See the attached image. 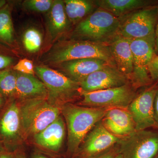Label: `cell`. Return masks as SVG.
Instances as JSON below:
<instances>
[{"label": "cell", "mask_w": 158, "mask_h": 158, "mask_svg": "<svg viewBox=\"0 0 158 158\" xmlns=\"http://www.w3.org/2000/svg\"><path fill=\"white\" fill-rule=\"evenodd\" d=\"M65 134V123L59 116L44 129L34 135V140L37 145L56 152L62 147Z\"/></svg>", "instance_id": "2e32d148"}, {"label": "cell", "mask_w": 158, "mask_h": 158, "mask_svg": "<svg viewBox=\"0 0 158 158\" xmlns=\"http://www.w3.org/2000/svg\"><path fill=\"white\" fill-rule=\"evenodd\" d=\"M107 109L84 107L70 103L62 106L61 111L67 126L69 151L77 152L88 133L101 121Z\"/></svg>", "instance_id": "6da1fadb"}, {"label": "cell", "mask_w": 158, "mask_h": 158, "mask_svg": "<svg viewBox=\"0 0 158 158\" xmlns=\"http://www.w3.org/2000/svg\"><path fill=\"white\" fill-rule=\"evenodd\" d=\"M52 0H27L24 2L23 6L27 10L35 12H48L52 5Z\"/></svg>", "instance_id": "d4e9b609"}, {"label": "cell", "mask_w": 158, "mask_h": 158, "mask_svg": "<svg viewBox=\"0 0 158 158\" xmlns=\"http://www.w3.org/2000/svg\"><path fill=\"white\" fill-rule=\"evenodd\" d=\"M155 35L156 54V55H158V17L156 26Z\"/></svg>", "instance_id": "4dcf8cb0"}, {"label": "cell", "mask_w": 158, "mask_h": 158, "mask_svg": "<svg viewBox=\"0 0 158 158\" xmlns=\"http://www.w3.org/2000/svg\"><path fill=\"white\" fill-rule=\"evenodd\" d=\"M16 76L15 94L20 98L45 97L48 93L44 83L34 76L16 72Z\"/></svg>", "instance_id": "ac0fdd59"}, {"label": "cell", "mask_w": 158, "mask_h": 158, "mask_svg": "<svg viewBox=\"0 0 158 158\" xmlns=\"http://www.w3.org/2000/svg\"><path fill=\"white\" fill-rule=\"evenodd\" d=\"M0 158H11L10 156L8 155L3 154L0 156Z\"/></svg>", "instance_id": "836d02e7"}, {"label": "cell", "mask_w": 158, "mask_h": 158, "mask_svg": "<svg viewBox=\"0 0 158 158\" xmlns=\"http://www.w3.org/2000/svg\"><path fill=\"white\" fill-rule=\"evenodd\" d=\"M150 2L144 0H99L95 3L99 8L119 18L138 9L148 7Z\"/></svg>", "instance_id": "d6986e66"}, {"label": "cell", "mask_w": 158, "mask_h": 158, "mask_svg": "<svg viewBox=\"0 0 158 158\" xmlns=\"http://www.w3.org/2000/svg\"></svg>", "instance_id": "74e56055"}, {"label": "cell", "mask_w": 158, "mask_h": 158, "mask_svg": "<svg viewBox=\"0 0 158 158\" xmlns=\"http://www.w3.org/2000/svg\"><path fill=\"white\" fill-rule=\"evenodd\" d=\"M61 109L45 97L29 99L20 110L21 124L27 136H34L59 117Z\"/></svg>", "instance_id": "3957f363"}, {"label": "cell", "mask_w": 158, "mask_h": 158, "mask_svg": "<svg viewBox=\"0 0 158 158\" xmlns=\"http://www.w3.org/2000/svg\"><path fill=\"white\" fill-rule=\"evenodd\" d=\"M114 158H123V156L121 154H120V153H119L118 154H117Z\"/></svg>", "instance_id": "e575fe53"}, {"label": "cell", "mask_w": 158, "mask_h": 158, "mask_svg": "<svg viewBox=\"0 0 158 158\" xmlns=\"http://www.w3.org/2000/svg\"><path fill=\"white\" fill-rule=\"evenodd\" d=\"M64 7L69 22L76 23L92 11L94 4L86 0H65Z\"/></svg>", "instance_id": "44dd1931"}, {"label": "cell", "mask_w": 158, "mask_h": 158, "mask_svg": "<svg viewBox=\"0 0 158 158\" xmlns=\"http://www.w3.org/2000/svg\"><path fill=\"white\" fill-rule=\"evenodd\" d=\"M20 123V110L14 103L9 107L1 119V132L7 138L14 137L18 133Z\"/></svg>", "instance_id": "ffe728a7"}, {"label": "cell", "mask_w": 158, "mask_h": 158, "mask_svg": "<svg viewBox=\"0 0 158 158\" xmlns=\"http://www.w3.org/2000/svg\"><path fill=\"white\" fill-rule=\"evenodd\" d=\"M120 139L109 132L101 121L88 133L76 152L81 158H94L116 146Z\"/></svg>", "instance_id": "8fae6325"}, {"label": "cell", "mask_w": 158, "mask_h": 158, "mask_svg": "<svg viewBox=\"0 0 158 158\" xmlns=\"http://www.w3.org/2000/svg\"><path fill=\"white\" fill-rule=\"evenodd\" d=\"M33 158H49L47 156H46L44 155H43L41 154H38L34 156Z\"/></svg>", "instance_id": "d6a6232c"}, {"label": "cell", "mask_w": 158, "mask_h": 158, "mask_svg": "<svg viewBox=\"0 0 158 158\" xmlns=\"http://www.w3.org/2000/svg\"><path fill=\"white\" fill-rule=\"evenodd\" d=\"M158 6H148L118 18V36L128 39H141L155 36Z\"/></svg>", "instance_id": "5b68a950"}, {"label": "cell", "mask_w": 158, "mask_h": 158, "mask_svg": "<svg viewBox=\"0 0 158 158\" xmlns=\"http://www.w3.org/2000/svg\"><path fill=\"white\" fill-rule=\"evenodd\" d=\"M157 84L145 89L136 96L128 107L135 121L136 131L149 129H158L154 114L153 104Z\"/></svg>", "instance_id": "9c48e42d"}, {"label": "cell", "mask_w": 158, "mask_h": 158, "mask_svg": "<svg viewBox=\"0 0 158 158\" xmlns=\"http://www.w3.org/2000/svg\"><path fill=\"white\" fill-rule=\"evenodd\" d=\"M17 158H25L24 156L23 155H19L18 156Z\"/></svg>", "instance_id": "8d00e7d4"}, {"label": "cell", "mask_w": 158, "mask_h": 158, "mask_svg": "<svg viewBox=\"0 0 158 158\" xmlns=\"http://www.w3.org/2000/svg\"><path fill=\"white\" fill-rule=\"evenodd\" d=\"M83 59H102L116 66L109 46L92 41L70 40L59 42L43 57L44 62L55 65L69 60Z\"/></svg>", "instance_id": "7a4b0ae2"}, {"label": "cell", "mask_w": 158, "mask_h": 158, "mask_svg": "<svg viewBox=\"0 0 158 158\" xmlns=\"http://www.w3.org/2000/svg\"><path fill=\"white\" fill-rule=\"evenodd\" d=\"M101 122L109 132L119 138L127 137L136 131L135 121L127 109L109 108Z\"/></svg>", "instance_id": "4fadbf2b"}, {"label": "cell", "mask_w": 158, "mask_h": 158, "mask_svg": "<svg viewBox=\"0 0 158 158\" xmlns=\"http://www.w3.org/2000/svg\"><path fill=\"white\" fill-rule=\"evenodd\" d=\"M12 69L16 72L34 75L35 68L32 61L27 59H20L12 67Z\"/></svg>", "instance_id": "484cf974"}, {"label": "cell", "mask_w": 158, "mask_h": 158, "mask_svg": "<svg viewBox=\"0 0 158 158\" xmlns=\"http://www.w3.org/2000/svg\"><path fill=\"white\" fill-rule=\"evenodd\" d=\"M15 59L10 55L0 52V72L14 66Z\"/></svg>", "instance_id": "4316f807"}, {"label": "cell", "mask_w": 158, "mask_h": 158, "mask_svg": "<svg viewBox=\"0 0 158 158\" xmlns=\"http://www.w3.org/2000/svg\"><path fill=\"white\" fill-rule=\"evenodd\" d=\"M46 24L49 34L55 39L68 30L69 21L65 10L64 1H53L47 15Z\"/></svg>", "instance_id": "e0dca14e"}, {"label": "cell", "mask_w": 158, "mask_h": 158, "mask_svg": "<svg viewBox=\"0 0 158 158\" xmlns=\"http://www.w3.org/2000/svg\"><path fill=\"white\" fill-rule=\"evenodd\" d=\"M116 68L130 79L133 70V59L130 39L117 36L109 44Z\"/></svg>", "instance_id": "9a60e30c"}, {"label": "cell", "mask_w": 158, "mask_h": 158, "mask_svg": "<svg viewBox=\"0 0 158 158\" xmlns=\"http://www.w3.org/2000/svg\"><path fill=\"white\" fill-rule=\"evenodd\" d=\"M133 59V70L130 81L135 88L152 82L148 65L156 55L155 36L141 39H129Z\"/></svg>", "instance_id": "8992f818"}, {"label": "cell", "mask_w": 158, "mask_h": 158, "mask_svg": "<svg viewBox=\"0 0 158 158\" xmlns=\"http://www.w3.org/2000/svg\"><path fill=\"white\" fill-rule=\"evenodd\" d=\"M117 144L123 158H158V129L136 131Z\"/></svg>", "instance_id": "52a82bcc"}, {"label": "cell", "mask_w": 158, "mask_h": 158, "mask_svg": "<svg viewBox=\"0 0 158 158\" xmlns=\"http://www.w3.org/2000/svg\"><path fill=\"white\" fill-rule=\"evenodd\" d=\"M35 73L45 85L52 98H70L81 91L80 84L58 71L37 66Z\"/></svg>", "instance_id": "30bf717a"}, {"label": "cell", "mask_w": 158, "mask_h": 158, "mask_svg": "<svg viewBox=\"0 0 158 158\" xmlns=\"http://www.w3.org/2000/svg\"><path fill=\"white\" fill-rule=\"evenodd\" d=\"M14 27L9 5L0 9V44L11 47L14 44Z\"/></svg>", "instance_id": "7402d4cb"}, {"label": "cell", "mask_w": 158, "mask_h": 158, "mask_svg": "<svg viewBox=\"0 0 158 158\" xmlns=\"http://www.w3.org/2000/svg\"><path fill=\"white\" fill-rule=\"evenodd\" d=\"M119 153L118 145L116 144V146H114L111 149L109 150L106 152L94 158H114Z\"/></svg>", "instance_id": "f1b7e54d"}, {"label": "cell", "mask_w": 158, "mask_h": 158, "mask_svg": "<svg viewBox=\"0 0 158 158\" xmlns=\"http://www.w3.org/2000/svg\"><path fill=\"white\" fill-rule=\"evenodd\" d=\"M135 89L129 82L118 88L90 92L81 91L82 102L90 107L127 109L137 95Z\"/></svg>", "instance_id": "ba28073f"}, {"label": "cell", "mask_w": 158, "mask_h": 158, "mask_svg": "<svg viewBox=\"0 0 158 158\" xmlns=\"http://www.w3.org/2000/svg\"><path fill=\"white\" fill-rule=\"evenodd\" d=\"M16 72L11 68L0 72V94L9 97L16 91Z\"/></svg>", "instance_id": "cb8c5ba5"}, {"label": "cell", "mask_w": 158, "mask_h": 158, "mask_svg": "<svg viewBox=\"0 0 158 158\" xmlns=\"http://www.w3.org/2000/svg\"><path fill=\"white\" fill-rule=\"evenodd\" d=\"M154 114L156 123L158 125V88L155 97L153 104Z\"/></svg>", "instance_id": "f546056e"}, {"label": "cell", "mask_w": 158, "mask_h": 158, "mask_svg": "<svg viewBox=\"0 0 158 158\" xmlns=\"http://www.w3.org/2000/svg\"><path fill=\"white\" fill-rule=\"evenodd\" d=\"M129 81L116 66L109 65L90 74L79 84L82 92H90L121 87Z\"/></svg>", "instance_id": "7c38bea8"}, {"label": "cell", "mask_w": 158, "mask_h": 158, "mask_svg": "<svg viewBox=\"0 0 158 158\" xmlns=\"http://www.w3.org/2000/svg\"><path fill=\"white\" fill-rule=\"evenodd\" d=\"M148 73L152 81L158 82V55H156L148 65Z\"/></svg>", "instance_id": "83f0119b"}, {"label": "cell", "mask_w": 158, "mask_h": 158, "mask_svg": "<svg viewBox=\"0 0 158 158\" xmlns=\"http://www.w3.org/2000/svg\"><path fill=\"white\" fill-rule=\"evenodd\" d=\"M56 65L67 77L79 83L94 72L109 65H113L105 60L98 59L69 60Z\"/></svg>", "instance_id": "5bb4252c"}, {"label": "cell", "mask_w": 158, "mask_h": 158, "mask_svg": "<svg viewBox=\"0 0 158 158\" xmlns=\"http://www.w3.org/2000/svg\"><path fill=\"white\" fill-rule=\"evenodd\" d=\"M119 26L118 18L99 8L80 21L74 33L82 38L105 44L118 36Z\"/></svg>", "instance_id": "277c9868"}, {"label": "cell", "mask_w": 158, "mask_h": 158, "mask_svg": "<svg viewBox=\"0 0 158 158\" xmlns=\"http://www.w3.org/2000/svg\"><path fill=\"white\" fill-rule=\"evenodd\" d=\"M2 97H1V94H0V106H1V105H2Z\"/></svg>", "instance_id": "d590c367"}, {"label": "cell", "mask_w": 158, "mask_h": 158, "mask_svg": "<svg viewBox=\"0 0 158 158\" xmlns=\"http://www.w3.org/2000/svg\"><path fill=\"white\" fill-rule=\"evenodd\" d=\"M23 45L27 52L35 53L40 50L42 46L43 37L40 31L34 27L27 29L23 34Z\"/></svg>", "instance_id": "603a6c76"}, {"label": "cell", "mask_w": 158, "mask_h": 158, "mask_svg": "<svg viewBox=\"0 0 158 158\" xmlns=\"http://www.w3.org/2000/svg\"><path fill=\"white\" fill-rule=\"evenodd\" d=\"M6 1L5 0H0V9L6 6Z\"/></svg>", "instance_id": "1f68e13d"}]
</instances>
